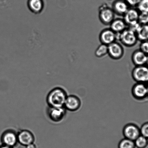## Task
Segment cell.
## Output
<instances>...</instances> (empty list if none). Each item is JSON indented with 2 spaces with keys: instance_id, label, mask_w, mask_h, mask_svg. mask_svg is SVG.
Segmentation results:
<instances>
[{
  "instance_id": "obj_1",
  "label": "cell",
  "mask_w": 148,
  "mask_h": 148,
  "mask_svg": "<svg viewBox=\"0 0 148 148\" xmlns=\"http://www.w3.org/2000/svg\"><path fill=\"white\" fill-rule=\"evenodd\" d=\"M68 95L67 92L63 88H54L47 95L46 101L47 105L51 107H64Z\"/></svg>"
},
{
  "instance_id": "obj_2",
  "label": "cell",
  "mask_w": 148,
  "mask_h": 148,
  "mask_svg": "<svg viewBox=\"0 0 148 148\" xmlns=\"http://www.w3.org/2000/svg\"><path fill=\"white\" fill-rule=\"evenodd\" d=\"M139 13L137 8H129L123 16V19L127 25V28L136 32L140 25L138 22Z\"/></svg>"
},
{
  "instance_id": "obj_3",
  "label": "cell",
  "mask_w": 148,
  "mask_h": 148,
  "mask_svg": "<svg viewBox=\"0 0 148 148\" xmlns=\"http://www.w3.org/2000/svg\"><path fill=\"white\" fill-rule=\"evenodd\" d=\"M119 41L126 47H132L136 45L138 40L136 33L127 28L120 33Z\"/></svg>"
},
{
  "instance_id": "obj_4",
  "label": "cell",
  "mask_w": 148,
  "mask_h": 148,
  "mask_svg": "<svg viewBox=\"0 0 148 148\" xmlns=\"http://www.w3.org/2000/svg\"><path fill=\"white\" fill-rule=\"evenodd\" d=\"M46 111L47 117L50 120L54 123H58L64 120L67 110L64 107H48Z\"/></svg>"
},
{
  "instance_id": "obj_5",
  "label": "cell",
  "mask_w": 148,
  "mask_h": 148,
  "mask_svg": "<svg viewBox=\"0 0 148 148\" xmlns=\"http://www.w3.org/2000/svg\"><path fill=\"white\" fill-rule=\"evenodd\" d=\"M133 79L136 83L147 84L148 83V66L142 65L136 66L132 72Z\"/></svg>"
},
{
  "instance_id": "obj_6",
  "label": "cell",
  "mask_w": 148,
  "mask_h": 148,
  "mask_svg": "<svg viewBox=\"0 0 148 148\" xmlns=\"http://www.w3.org/2000/svg\"><path fill=\"white\" fill-rule=\"evenodd\" d=\"M1 139L2 145L14 148L18 143V133L13 129H8L3 133Z\"/></svg>"
},
{
  "instance_id": "obj_7",
  "label": "cell",
  "mask_w": 148,
  "mask_h": 148,
  "mask_svg": "<svg viewBox=\"0 0 148 148\" xmlns=\"http://www.w3.org/2000/svg\"><path fill=\"white\" fill-rule=\"evenodd\" d=\"M115 15L112 8L107 5H102L99 8V19L104 25H110L115 19Z\"/></svg>"
},
{
  "instance_id": "obj_8",
  "label": "cell",
  "mask_w": 148,
  "mask_h": 148,
  "mask_svg": "<svg viewBox=\"0 0 148 148\" xmlns=\"http://www.w3.org/2000/svg\"><path fill=\"white\" fill-rule=\"evenodd\" d=\"M131 92L135 99L143 100L148 97L147 85L145 83H136L132 87Z\"/></svg>"
},
{
  "instance_id": "obj_9",
  "label": "cell",
  "mask_w": 148,
  "mask_h": 148,
  "mask_svg": "<svg viewBox=\"0 0 148 148\" xmlns=\"http://www.w3.org/2000/svg\"><path fill=\"white\" fill-rule=\"evenodd\" d=\"M123 133L125 138L134 141L140 135V127L134 123H128L123 127Z\"/></svg>"
},
{
  "instance_id": "obj_10",
  "label": "cell",
  "mask_w": 148,
  "mask_h": 148,
  "mask_svg": "<svg viewBox=\"0 0 148 148\" xmlns=\"http://www.w3.org/2000/svg\"><path fill=\"white\" fill-rule=\"evenodd\" d=\"M124 50L123 46L117 41L108 45V55L114 60H119L123 57Z\"/></svg>"
},
{
  "instance_id": "obj_11",
  "label": "cell",
  "mask_w": 148,
  "mask_h": 148,
  "mask_svg": "<svg viewBox=\"0 0 148 148\" xmlns=\"http://www.w3.org/2000/svg\"><path fill=\"white\" fill-rule=\"evenodd\" d=\"M82 106L80 99L75 95H68L64 105V107L66 110L75 112L79 110Z\"/></svg>"
},
{
  "instance_id": "obj_12",
  "label": "cell",
  "mask_w": 148,
  "mask_h": 148,
  "mask_svg": "<svg viewBox=\"0 0 148 148\" xmlns=\"http://www.w3.org/2000/svg\"><path fill=\"white\" fill-rule=\"evenodd\" d=\"M18 143L25 147L34 143L35 140L34 134L27 129H24L18 132Z\"/></svg>"
},
{
  "instance_id": "obj_13",
  "label": "cell",
  "mask_w": 148,
  "mask_h": 148,
  "mask_svg": "<svg viewBox=\"0 0 148 148\" xmlns=\"http://www.w3.org/2000/svg\"><path fill=\"white\" fill-rule=\"evenodd\" d=\"M99 39L101 44L108 45L116 41V33L110 28L105 29L100 32Z\"/></svg>"
},
{
  "instance_id": "obj_14",
  "label": "cell",
  "mask_w": 148,
  "mask_h": 148,
  "mask_svg": "<svg viewBox=\"0 0 148 148\" xmlns=\"http://www.w3.org/2000/svg\"><path fill=\"white\" fill-rule=\"evenodd\" d=\"M130 8L125 0H116L113 3L112 8L115 14L123 16Z\"/></svg>"
},
{
  "instance_id": "obj_15",
  "label": "cell",
  "mask_w": 148,
  "mask_h": 148,
  "mask_svg": "<svg viewBox=\"0 0 148 148\" xmlns=\"http://www.w3.org/2000/svg\"><path fill=\"white\" fill-rule=\"evenodd\" d=\"M147 54L140 49L136 50L132 56V60L135 66L146 65Z\"/></svg>"
},
{
  "instance_id": "obj_16",
  "label": "cell",
  "mask_w": 148,
  "mask_h": 148,
  "mask_svg": "<svg viewBox=\"0 0 148 148\" xmlns=\"http://www.w3.org/2000/svg\"><path fill=\"white\" fill-rule=\"evenodd\" d=\"M27 5L32 12L36 14L40 13L44 7L43 0H28Z\"/></svg>"
},
{
  "instance_id": "obj_17",
  "label": "cell",
  "mask_w": 148,
  "mask_h": 148,
  "mask_svg": "<svg viewBox=\"0 0 148 148\" xmlns=\"http://www.w3.org/2000/svg\"><path fill=\"white\" fill-rule=\"evenodd\" d=\"M110 28L116 33H121L127 28V25L122 18H115L110 25Z\"/></svg>"
},
{
  "instance_id": "obj_18",
  "label": "cell",
  "mask_w": 148,
  "mask_h": 148,
  "mask_svg": "<svg viewBox=\"0 0 148 148\" xmlns=\"http://www.w3.org/2000/svg\"><path fill=\"white\" fill-rule=\"evenodd\" d=\"M138 40L141 42L148 40V24L140 25L136 32Z\"/></svg>"
},
{
  "instance_id": "obj_19",
  "label": "cell",
  "mask_w": 148,
  "mask_h": 148,
  "mask_svg": "<svg viewBox=\"0 0 148 148\" xmlns=\"http://www.w3.org/2000/svg\"><path fill=\"white\" fill-rule=\"evenodd\" d=\"M95 55L97 58H101L108 54V45L101 44L95 51Z\"/></svg>"
},
{
  "instance_id": "obj_20",
  "label": "cell",
  "mask_w": 148,
  "mask_h": 148,
  "mask_svg": "<svg viewBox=\"0 0 148 148\" xmlns=\"http://www.w3.org/2000/svg\"><path fill=\"white\" fill-rule=\"evenodd\" d=\"M134 142L136 148H146L148 145V139L141 135Z\"/></svg>"
},
{
  "instance_id": "obj_21",
  "label": "cell",
  "mask_w": 148,
  "mask_h": 148,
  "mask_svg": "<svg viewBox=\"0 0 148 148\" xmlns=\"http://www.w3.org/2000/svg\"><path fill=\"white\" fill-rule=\"evenodd\" d=\"M118 147V148H136L134 141L125 138L119 142Z\"/></svg>"
},
{
  "instance_id": "obj_22",
  "label": "cell",
  "mask_w": 148,
  "mask_h": 148,
  "mask_svg": "<svg viewBox=\"0 0 148 148\" xmlns=\"http://www.w3.org/2000/svg\"><path fill=\"white\" fill-rule=\"evenodd\" d=\"M136 8L139 12L148 13V0H140Z\"/></svg>"
},
{
  "instance_id": "obj_23",
  "label": "cell",
  "mask_w": 148,
  "mask_h": 148,
  "mask_svg": "<svg viewBox=\"0 0 148 148\" xmlns=\"http://www.w3.org/2000/svg\"><path fill=\"white\" fill-rule=\"evenodd\" d=\"M138 22L141 25L148 24V13H139Z\"/></svg>"
},
{
  "instance_id": "obj_24",
  "label": "cell",
  "mask_w": 148,
  "mask_h": 148,
  "mask_svg": "<svg viewBox=\"0 0 148 148\" xmlns=\"http://www.w3.org/2000/svg\"><path fill=\"white\" fill-rule=\"evenodd\" d=\"M140 130V135L148 139V122L142 124Z\"/></svg>"
},
{
  "instance_id": "obj_25",
  "label": "cell",
  "mask_w": 148,
  "mask_h": 148,
  "mask_svg": "<svg viewBox=\"0 0 148 148\" xmlns=\"http://www.w3.org/2000/svg\"><path fill=\"white\" fill-rule=\"evenodd\" d=\"M139 49L145 54H148V40L141 42Z\"/></svg>"
},
{
  "instance_id": "obj_26",
  "label": "cell",
  "mask_w": 148,
  "mask_h": 148,
  "mask_svg": "<svg viewBox=\"0 0 148 148\" xmlns=\"http://www.w3.org/2000/svg\"><path fill=\"white\" fill-rule=\"evenodd\" d=\"M140 0H125L129 6L132 8H136L140 2Z\"/></svg>"
},
{
  "instance_id": "obj_27",
  "label": "cell",
  "mask_w": 148,
  "mask_h": 148,
  "mask_svg": "<svg viewBox=\"0 0 148 148\" xmlns=\"http://www.w3.org/2000/svg\"><path fill=\"white\" fill-rule=\"evenodd\" d=\"M25 148H37V146L34 143L26 146Z\"/></svg>"
},
{
  "instance_id": "obj_28",
  "label": "cell",
  "mask_w": 148,
  "mask_h": 148,
  "mask_svg": "<svg viewBox=\"0 0 148 148\" xmlns=\"http://www.w3.org/2000/svg\"><path fill=\"white\" fill-rule=\"evenodd\" d=\"M0 148H13L8 146H5V145H2L0 146Z\"/></svg>"
},
{
  "instance_id": "obj_29",
  "label": "cell",
  "mask_w": 148,
  "mask_h": 148,
  "mask_svg": "<svg viewBox=\"0 0 148 148\" xmlns=\"http://www.w3.org/2000/svg\"><path fill=\"white\" fill-rule=\"evenodd\" d=\"M146 65L148 66V54L147 55Z\"/></svg>"
}]
</instances>
